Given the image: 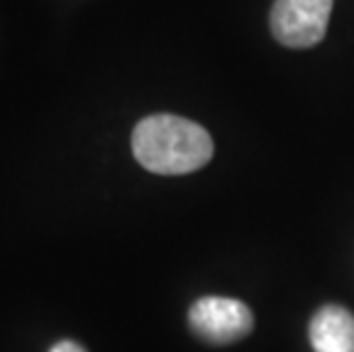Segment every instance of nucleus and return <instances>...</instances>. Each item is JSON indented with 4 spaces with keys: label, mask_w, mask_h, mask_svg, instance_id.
I'll use <instances>...</instances> for the list:
<instances>
[{
    "label": "nucleus",
    "mask_w": 354,
    "mask_h": 352,
    "mask_svg": "<svg viewBox=\"0 0 354 352\" xmlns=\"http://www.w3.org/2000/svg\"><path fill=\"white\" fill-rule=\"evenodd\" d=\"M187 325L210 346H231L243 341L254 329L252 309L240 299L203 295L187 311Z\"/></svg>",
    "instance_id": "nucleus-2"
},
{
    "label": "nucleus",
    "mask_w": 354,
    "mask_h": 352,
    "mask_svg": "<svg viewBox=\"0 0 354 352\" xmlns=\"http://www.w3.org/2000/svg\"><path fill=\"white\" fill-rule=\"evenodd\" d=\"M48 352H85V348L78 346V343H73V341H59Z\"/></svg>",
    "instance_id": "nucleus-5"
},
{
    "label": "nucleus",
    "mask_w": 354,
    "mask_h": 352,
    "mask_svg": "<svg viewBox=\"0 0 354 352\" xmlns=\"http://www.w3.org/2000/svg\"><path fill=\"white\" fill-rule=\"evenodd\" d=\"M313 352H354V313L338 304H327L313 313L308 325Z\"/></svg>",
    "instance_id": "nucleus-4"
},
{
    "label": "nucleus",
    "mask_w": 354,
    "mask_h": 352,
    "mask_svg": "<svg viewBox=\"0 0 354 352\" xmlns=\"http://www.w3.org/2000/svg\"><path fill=\"white\" fill-rule=\"evenodd\" d=\"M133 156L162 176L197 172L213 158V140L203 126L176 115H151L135 126Z\"/></svg>",
    "instance_id": "nucleus-1"
},
{
    "label": "nucleus",
    "mask_w": 354,
    "mask_h": 352,
    "mask_svg": "<svg viewBox=\"0 0 354 352\" xmlns=\"http://www.w3.org/2000/svg\"><path fill=\"white\" fill-rule=\"evenodd\" d=\"M334 0H274L270 28L279 44L288 48H308L327 33Z\"/></svg>",
    "instance_id": "nucleus-3"
}]
</instances>
